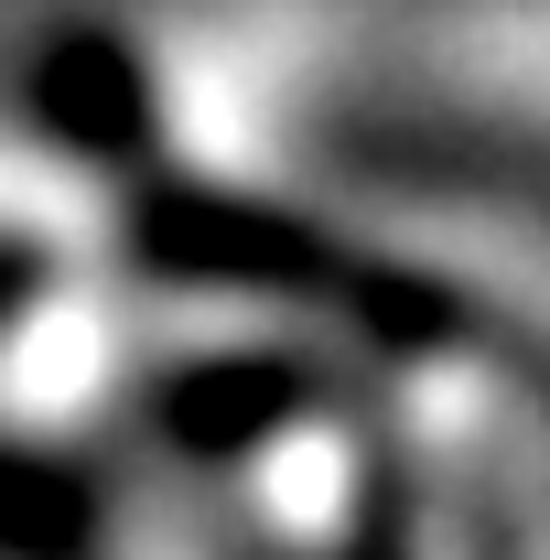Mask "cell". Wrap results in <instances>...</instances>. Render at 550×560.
Returning <instances> with one entry per match:
<instances>
[{
	"label": "cell",
	"mask_w": 550,
	"mask_h": 560,
	"mask_svg": "<svg viewBox=\"0 0 550 560\" xmlns=\"http://www.w3.org/2000/svg\"><path fill=\"white\" fill-rule=\"evenodd\" d=\"M130 259L151 280H195V291H302V302H345V259L313 215H280L227 184H151L130 206Z\"/></svg>",
	"instance_id": "6da1fadb"
},
{
	"label": "cell",
	"mask_w": 550,
	"mask_h": 560,
	"mask_svg": "<svg viewBox=\"0 0 550 560\" xmlns=\"http://www.w3.org/2000/svg\"><path fill=\"white\" fill-rule=\"evenodd\" d=\"M324 399H335V377H324L313 355L238 346V355L173 366V377L151 388V431H162L173 453H195V464H238V453H260L280 431H302Z\"/></svg>",
	"instance_id": "7a4b0ae2"
},
{
	"label": "cell",
	"mask_w": 550,
	"mask_h": 560,
	"mask_svg": "<svg viewBox=\"0 0 550 560\" xmlns=\"http://www.w3.org/2000/svg\"><path fill=\"white\" fill-rule=\"evenodd\" d=\"M87 528V486L44 453H0V550H66Z\"/></svg>",
	"instance_id": "277c9868"
},
{
	"label": "cell",
	"mask_w": 550,
	"mask_h": 560,
	"mask_svg": "<svg viewBox=\"0 0 550 560\" xmlns=\"http://www.w3.org/2000/svg\"><path fill=\"white\" fill-rule=\"evenodd\" d=\"M33 119L66 140L76 162H140V151H151V75H140L130 44L66 33V44L33 66Z\"/></svg>",
	"instance_id": "3957f363"
}]
</instances>
